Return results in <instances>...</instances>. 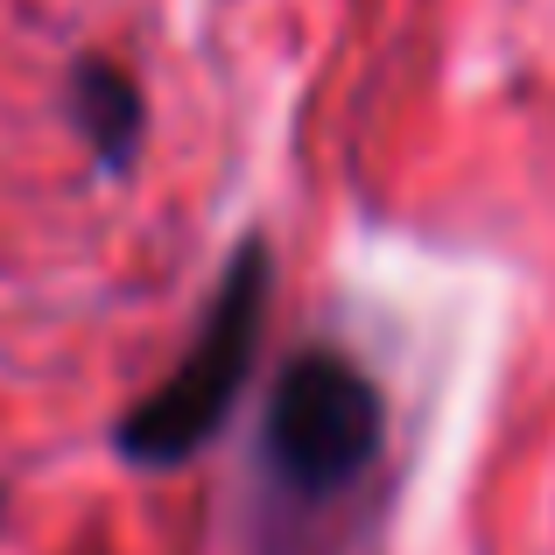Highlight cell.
<instances>
[{"mask_svg":"<svg viewBox=\"0 0 555 555\" xmlns=\"http://www.w3.org/2000/svg\"><path fill=\"white\" fill-rule=\"evenodd\" d=\"M268 296H274V254L260 232L232 246L225 274H218L211 302L197 317V338L183 359L113 422V450L134 472H177L204 443H218L225 415L240 408L246 379L260 366V338H268Z\"/></svg>","mask_w":555,"mask_h":555,"instance_id":"6da1fadb","label":"cell"},{"mask_svg":"<svg viewBox=\"0 0 555 555\" xmlns=\"http://www.w3.org/2000/svg\"><path fill=\"white\" fill-rule=\"evenodd\" d=\"M379 443H387V401L373 373L338 345H302L274 373L254 464L282 514H324L373 478Z\"/></svg>","mask_w":555,"mask_h":555,"instance_id":"7a4b0ae2","label":"cell"},{"mask_svg":"<svg viewBox=\"0 0 555 555\" xmlns=\"http://www.w3.org/2000/svg\"><path fill=\"white\" fill-rule=\"evenodd\" d=\"M70 127L85 134V149H92L99 169H113V177H127L141 155V141H149V99H141V85L127 78L113 56L85 50L78 64H70Z\"/></svg>","mask_w":555,"mask_h":555,"instance_id":"3957f363","label":"cell"},{"mask_svg":"<svg viewBox=\"0 0 555 555\" xmlns=\"http://www.w3.org/2000/svg\"><path fill=\"white\" fill-rule=\"evenodd\" d=\"M0 514H8V492H0Z\"/></svg>","mask_w":555,"mask_h":555,"instance_id":"277c9868","label":"cell"}]
</instances>
